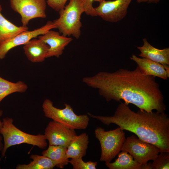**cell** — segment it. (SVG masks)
<instances>
[{"label": "cell", "instance_id": "cell-21", "mask_svg": "<svg viewBox=\"0 0 169 169\" xmlns=\"http://www.w3.org/2000/svg\"><path fill=\"white\" fill-rule=\"evenodd\" d=\"M30 158L33 160L28 164H19L16 169H52L55 166L54 163L48 157L42 155L32 154Z\"/></svg>", "mask_w": 169, "mask_h": 169}, {"label": "cell", "instance_id": "cell-6", "mask_svg": "<svg viewBox=\"0 0 169 169\" xmlns=\"http://www.w3.org/2000/svg\"><path fill=\"white\" fill-rule=\"evenodd\" d=\"M94 133L101 147L100 160L105 162H110L121 151L125 139L124 130L119 127L115 129L106 131L104 128L98 127L95 129Z\"/></svg>", "mask_w": 169, "mask_h": 169}, {"label": "cell", "instance_id": "cell-9", "mask_svg": "<svg viewBox=\"0 0 169 169\" xmlns=\"http://www.w3.org/2000/svg\"><path fill=\"white\" fill-rule=\"evenodd\" d=\"M132 0H104L94 8L97 16L105 21L116 23L123 19Z\"/></svg>", "mask_w": 169, "mask_h": 169}, {"label": "cell", "instance_id": "cell-16", "mask_svg": "<svg viewBox=\"0 0 169 169\" xmlns=\"http://www.w3.org/2000/svg\"><path fill=\"white\" fill-rule=\"evenodd\" d=\"M151 163L142 165L135 160L132 156L125 151L118 154V157L113 162H105L110 169H151Z\"/></svg>", "mask_w": 169, "mask_h": 169}, {"label": "cell", "instance_id": "cell-26", "mask_svg": "<svg viewBox=\"0 0 169 169\" xmlns=\"http://www.w3.org/2000/svg\"><path fill=\"white\" fill-rule=\"evenodd\" d=\"M160 0H136L137 2L138 3L148 2L149 3H158Z\"/></svg>", "mask_w": 169, "mask_h": 169}, {"label": "cell", "instance_id": "cell-1", "mask_svg": "<svg viewBox=\"0 0 169 169\" xmlns=\"http://www.w3.org/2000/svg\"><path fill=\"white\" fill-rule=\"evenodd\" d=\"M82 82L98 90L107 101L123 100L140 110L162 112L166 110L164 96L155 77L145 75L137 66L133 70L120 69L113 72L100 71L83 78Z\"/></svg>", "mask_w": 169, "mask_h": 169}, {"label": "cell", "instance_id": "cell-17", "mask_svg": "<svg viewBox=\"0 0 169 169\" xmlns=\"http://www.w3.org/2000/svg\"><path fill=\"white\" fill-rule=\"evenodd\" d=\"M89 136L86 133L76 135L67 147L66 155L69 158H83L86 154L89 142Z\"/></svg>", "mask_w": 169, "mask_h": 169}, {"label": "cell", "instance_id": "cell-4", "mask_svg": "<svg viewBox=\"0 0 169 169\" xmlns=\"http://www.w3.org/2000/svg\"><path fill=\"white\" fill-rule=\"evenodd\" d=\"M59 12V18L53 21L56 28L64 36L72 35L78 39L82 26L81 16L84 12L81 0H69V4Z\"/></svg>", "mask_w": 169, "mask_h": 169}, {"label": "cell", "instance_id": "cell-19", "mask_svg": "<svg viewBox=\"0 0 169 169\" xmlns=\"http://www.w3.org/2000/svg\"><path fill=\"white\" fill-rule=\"evenodd\" d=\"M67 147L60 146L49 145L48 148L42 153L54 163L55 166L62 169L68 165L69 158L66 155Z\"/></svg>", "mask_w": 169, "mask_h": 169}, {"label": "cell", "instance_id": "cell-14", "mask_svg": "<svg viewBox=\"0 0 169 169\" xmlns=\"http://www.w3.org/2000/svg\"><path fill=\"white\" fill-rule=\"evenodd\" d=\"M49 47L41 39L33 38L24 45L23 49L27 58L33 63L41 62L46 58Z\"/></svg>", "mask_w": 169, "mask_h": 169}, {"label": "cell", "instance_id": "cell-13", "mask_svg": "<svg viewBox=\"0 0 169 169\" xmlns=\"http://www.w3.org/2000/svg\"><path fill=\"white\" fill-rule=\"evenodd\" d=\"M130 59L136 63L144 75L153 76L164 80L167 79L169 77V65H163L147 59L137 57L134 54Z\"/></svg>", "mask_w": 169, "mask_h": 169}, {"label": "cell", "instance_id": "cell-5", "mask_svg": "<svg viewBox=\"0 0 169 169\" xmlns=\"http://www.w3.org/2000/svg\"><path fill=\"white\" fill-rule=\"evenodd\" d=\"M64 105V108L58 109L54 106L50 100L46 99L44 101L42 107L44 115L47 118L71 129H86L90 120L88 114L78 115L74 112L69 105L65 103Z\"/></svg>", "mask_w": 169, "mask_h": 169}, {"label": "cell", "instance_id": "cell-2", "mask_svg": "<svg viewBox=\"0 0 169 169\" xmlns=\"http://www.w3.org/2000/svg\"><path fill=\"white\" fill-rule=\"evenodd\" d=\"M87 114L105 125L114 124L121 130L134 133L140 139L156 146L160 152H169V118L165 112H148L140 109L135 112L128 105L120 102L112 116L95 115L89 112Z\"/></svg>", "mask_w": 169, "mask_h": 169}, {"label": "cell", "instance_id": "cell-7", "mask_svg": "<svg viewBox=\"0 0 169 169\" xmlns=\"http://www.w3.org/2000/svg\"><path fill=\"white\" fill-rule=\"evenodd\" d=\"M121 151L131 155L140 164L146 165L149 160H153L160 153L156 146L144 141L134 135L125 138Z\"/></svg>", "mask_w": 169, "mask_h": 169}, {"label": "cell", "instance_id": "cell-23", "mask_svg": "<svg viewBox=\"0 0 169 169\" xmlns=\"http://www.w3.org/2000/svg\"><path fill=\"white\" fill-rule=\"evenodd\" d=\"M73 169H96L97 162L84 161L82 158H71L69 161Z\"/></svg>", "mask_w": 169, "mask_h": 169}, {"label": "cell", "instance_id": "cell-3", "mask_svg": "<svg viewBox=\"0 0 169 169\" xmlns=\"http://www.w3.org/2000/svg\"><path fill=\"white\" fill-rule=\"evenodd\" d=\"M2 127L0 134L3 139V146L1 156H5L9 147L16 145L26 143L36 146L41 149H45L47 146L44 135H32L22 131L13 124V120L11 118L5 117L2 120Z\"/></svg>", "mask_w": 169, "mask_h": 169}, {"label": "cell", "instance_id": "cell-28", "mask_svg": "<svg viewBox=\"0 0 169 169\" xmlns=\"http://www.w3.org/2000/svg\"><path fill=\"white\" fill-rule=\"evenodd\" d=\"M3 113V111L2 110H0V117L2 116ZM3 123L2 121L0 120V130L1 129L2 127Z\"/></svg>", "mask_w": 169, "mask_h": 169}, {"label": "cell", "instance_id": "cell-27", "mask_svg": "<svg viewBox=\"0 0 169 169\" xmlns=\"http://www.w3.org/2000/svg\"><path fill=\"white\" fill-rule=\"evenodd\" d=\"M3 137L0 134V152L1 151L3 150V144L2 142Z\"/></svg>", "mask_w": 169, "mask_h": 169}, {"label": "cell", "instance_id": "cell-11", "mask_svg": "<svg viewBox=\"0 0 169 169\" xmlns=\"http://www.w3.org/2000/svg\"><path fill=\"white\" fill-rule=\"evenodd\" d=\"M76 135L74 130L68 128L54 121L49 122L45 130L44 135L49 145L67 147Z\"/></svg>", "mask_w": 169, "mask_h": 169}, {"label": "cell", "instance_id": "cell-24", "mask_svg": "<svg viewBox=\"0 0 169 169\" xmlns=\"http://www.w3.org/2000/svg\"><path fill=\"white\" fill-rule=\"evenodd\" d=\"M105 0H81L84 12L88 15L92 17L97 16L94 8L93 6V3L94 2L97 1L99 3Z\"/></svg>", "mask_w": 169, "mask_h": 169}, {"label": "cell", "instance_id": "cell-10", "mask_svg": "<svg viewBox=\"0 0 169 169\" xmlns=\"http://www.w3.org/2000/svg\"><path fill=\"white\" fill-rule=\"evenodd\" d=\"M56 28L54 22L49 21L45 25L39 28L20 33L0 46V59H4L8 51L13 48L24 45L30 40L44 35L49 30Z\"/></svg>", "mask_w": 169, "mask_h": 169}, {"label": "cell", "instance_id": "cell-8", "mask_svg": "<svg viewBox=\"0 0 169 169\" xmlns=\"http://www.w3.org/2000/svg\"><path fill=\"white\" fill-rule=\"evenodd\" d=\"M10 1L12 9L20 15L23 26H27L29 21L33 19L46 17L45 0Z\"/></svg>", "mask_w": 169, "mask_h": 169}, {"label": "cell", "instance_id": "cell-25", "mask_svg": "<svg viewBox=\"0 0 169 169\" xmlns=\"http://www.w3.org/2000/svg\"><path fill=\"white\" fill-rule=\"evenodd\" d=\"M68 0H45L48 5L57 12L63 9Z\"/></svg>", "mask_w": 169, "mask_h": 169}, {"label": "cell", "instance_id": "cell-22", "mask_svg": "<svg viewBox=\"0 0 169 169\" xmlns=\"http://www.w3.org/2000/svg\"><path fill=\"white\" fill-rule=\"evenodd\" d=\"M151 163V169H168L169 168V152H160Z\"/></svg>", "mask_w": 169, "mask_h": 169}, {"label": "cell", "instance_id": "cell-18", "mask_svg": "<svg viewBox=\"0 0 169 169\" xmlns=\"http://www.w3.org/2000/svg\"><path fill=\"white\" fill-rule=\"evenodd\" d=\"M0 4V46L20 33L28 30L27 26H18L6 18L2 14Z\"/></svg>", "mask_w": 169, "mask_h": 169}, {"label": "cell", "instance_id": "cell-15", "mask_svg": "<svg viewBox=\"0 0 169 169\" xmlns=\"http://www.w3.org/2000/svg\"><path fill=\"white\" fill-rule=\"evenodd\" d=\"M142 46L137 48L141 52L139 55L142 58L147 59L164 65H169V48L157 49L151 45L146 38L143 39Z\"/></svg>", "mask_w": 169, "mask_h": 169}, {"label": "cell", "instance_id": "cell-20", "mask_svg": "<svg viewBox=\"0 0 169 169\" xmlns=\"http://www.w3.org/2000/svg\"><path fill=\"white\" fill-rule=\"evenodd\" d=\"M27 85L19 81L13 82L0 76V102L8 95L15 92L24 93L27 90Z\"/></svg>", "mask_w": 169, "mask_h": 169}, {"label": "cell", "instance_id": "cell-12", "mask_svg": "<svg viewBox=\"0 0 169 169\" xmlns=\"http://www.w3.org/2000/svg\"><path fill=\"white\" fill-rule=\"evenodd\" d=\"M38 38L49 47L46 58L53 56L59 58L62 54L65 47L73 40L71 37L61 35L59 32L51 30L39 36Z\"/></svg>", "mask_w": 169, "mask_h": 169}]
</instances>
